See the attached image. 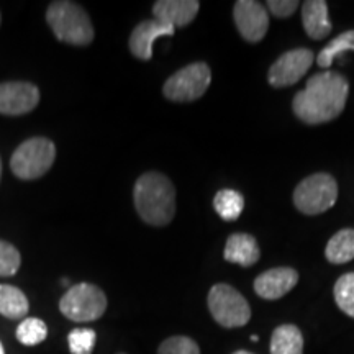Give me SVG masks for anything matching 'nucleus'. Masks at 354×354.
<instances>
[{
	"label": "nucleus",
	"instance_id": "nucleus-1",
	"mask_svg": "<svg viewBox=\"0 0 354 354\" xmlns=\"http://www.w3.org/2000/svg\"><path fill=\"white\" fill-rule=\"evenodd\" d=\"M349 84L339 73L326 71L308 79L307 87L295 94L292 109L304 123L320 125L339 117L346 105Z\"/></svg>",
	"mask_w": 354,
	"mask_h": 354
},
{
	"label": "nucleus",
	"instance_id": "nucleus-2",
	"mask_svg": "<svg viewBox=\"0 0 354 354\" xmlns=\"http://www.w3.org/2000/svg\"><path fill=\"white\" fill-rule=\"evenodd\" d=\"M133 201L140 218L151 227L169 225L176 215V187L161 172L140 176L133 189Z\"/></svg>",
	"mask_w": 354,
	"mask_h": 354
},
{
	"label": "nucleus",
	"instance_id": "nucleus-3",
	"mask_svg": "<svg viewBox=\"0 0 354 354\" xmlns=\"http://www.w3.org/2000/svg\"><path fill=\"white\" fill-rule=\"evenodd\" d=\"M46 21L59 41L73 46H87L94 41L95 33L91 17L76 2H51L46 10Z\"/></svg>",
	"mask_w": 354,
	"mask_h": 354
},
{
	"label": "nucleus",
	"instance_id": "nucleus-4",
	"mask_svg": "<svg viewBox=\"0 0 354 354\" xmlns=\"http://www.w3.org/2000/svg\"><path fill=\"white\" fill-rule=\"evenodd\" d=\"M59 310L71 322H95L104 317L107 310V295L99 286L81 282L66 290L59 300Z\"/></svg>",
	"mask_w": 354,
	"mask_h": 354
},
{
	"label": "nucleus",
	"instance_id": "nucleus-5",
	"mask_svg": "<svg viewBox=\"0 0 354 354\" xmlns=\"http://www.w3.org/2000/svg\"><path fill=\"white\" fill-rule=\"evenodd\" d=\"M56 159V146L51 140L35 136L21 143L12 154L10 167L19 179L35 180L51 169Z\"/></svg>",
	"mask_w": 354,
	"mask_h": 354
},
{
	"label": "nucleus",
	"instance_id": "nucleus-6",
	"mask_svg": "<svg viewBox=\"0 0 354 354\" xmlns=\"http://www.w3.org/2000/svg\"><path fill=\"white\" fill-rule=\"evenodd\" d=\"M338 198V184L330 174L318 172L300 183L294 190L295 207L305 215H320L330 210Z\"/></svg>",
	"mask_w": 354,
	"mask_h": 354
},
{
	"label": "nucleus",
	"instance_id": "nucleus-7",
	"mask_svg": "<svg viewBox=\"0 0 354 354\" xmlns=\"http://www.w3.org/2000/svg\"><path fill=\"white\" fill-rule=\"evenodd\" d=\"M214 320L223 328H240L251 318V308L246 299L234 287L215 284L207 297Z\"/></svg>",
	"mask_w": 354,
	"mask_h": 354
},
{
	"label": "nucleus",
	"instance_id": "nucleus-8",
	"mask_svg": "<svg viewBox=\"0 0 354 354\" xmlns=\"http://www.w3.org/2000/svg\"><path fill=\"white\" fill-rule=\"evenodd\" d=\"M212 82V71L207 63H192L165 82L162 94L171 102H194L205 94Z\"/></svg>",
	"mask_w": 354,
	"mask_h": 354
},
{
	"label": "nucleus",
	"instance_id": "nucleus-9",
	"mask_svg": "<svg viewBox=\"0 0 354 354\" xmlns=\"http://www.w3.org/2000/svg\"><path fill=\"white\" fill-rule=\"evenodd\" d=\"M315 61V55L307 48H297L282 55L271 66L268 74V81L272 87H289L299 82L310 66Z\"/></svg>",
	"mask_w": 354,
	"mask_h": 354
},
{
	"label": "nucleus",
	"instance_id": "nucleus-10",
	"mask_svg": "<svg viewBox=\"0 0 354 354\" xmlns=\"http://www.w3.org/2000/svg\"><path fill=\"white\" fill-rule=\"evenodd\" d=\"M39 104V88L32 82L10 81L0 84V113L20 117Z\"/></svg>",
	"mask_w": 354,
	"mask_h": 354
},
{
	"label": "nucleus",
	"instance_id": "nucleus-11",
	"mask_svg": "<svg viewBox=\"0 0 354 354\" xmlns=\"http://www.w3.org/2000/svg\"><path fill=\"white\" fill-rule=\"evenodd\" d=\"M233 19L238 32L246 41L259 43L268 33V8L254 0H238L233 7Z\"/></svg>",
	"mask_w": 354,
	"mask_h": 354
},
{
	"label": "nucleus",
	"instance_id": "nucleus-12",
	"mask_svg": "<svg viewBox=\"0 0 354 354\" xmlns=\"http://www.w3.org/2000/svg\"><path fill=\"white\" fill-rule=\"evenodd\" d=\"M174 26L162 24L158 20H145L135 26L128 39L131 55L141 61H149L153 57V44L161 37H172Z\"/></svg>",
	"mask_w": 354,
	"mask_h": 354
},
{
	"label": "nucleus",
	"instance_id": "nucleus-13",
	"mask_svg": "<svg viewBox=\"0 0 354 354\" xmlns=\"http://www.w3.org/2000/svg\"><path fill=\"white\" fill-rule=\"evenodd\" d=\"M299 282V274L292 268H274L259 274L254 281V292L261 299L277 300L294 289Z\"/></svg>",
	"mask_w": 354,
	"mask_h": 354
},
{
	"label": "nucleus",
	"instance_id": "nucleus-14",
	"mask_svg": "<svg viewBox=\"0 0 354 354\" xmlns=\"http://www.w3.org/2000/svg\"><path fill=\"white\" fill-rule=\"evenodd\" d=\"M198 10H201V2L197 0H158L153 6L154 20L174 28H184L192 24Z\"/></svg>",
	"mask_w": 354,
	"mask_h": 354
},
{
	"label": "nucleus",
	"instance_id": "nucleus-15",
	"mask_svg": "<svg viewBox=\"0 0 354 354\" xmlns=\"http://www.w3.org/2000/svg\"><path fill=\"white\" fill-rule=\"evenodd\" d=\"M223 256L228 263L250 268L259 261L261 250L253 234L233 233L227 240Z\"/></svg>",
	"mask_w": 354,
	"mask_h": 354
},
{
	"label": "nucleus",
	"instance_id": "nucleus-16",
	"mask_svg": "<svg viewBox=\"0 0 354 354\" xmlns=\"http://www.w3.org/2000/svg\"><path fill=\"white\" fill-rule=\"evenodd\" d=\"M302 24L308 38L323 39L331 33L328 3L325 0H307L302 6Z\"/></svg>",
	"mask_w": 354,
	"mask_h": 354
},
{
	"label": "nucleus",
	"instance_id": "nucleus-17",
	"mask_svg": "<svg viewBox=\"0 0 354 354\" xmlns=\"http://www.w3.org/2000/svg\"><path fill=\"white\" fill-rule=\"evenodd\" d=\"M271 354H304V336L299 326L279 325L271 336Z\"/></svg>",
	"mask_w": 354,
	"mask_h": 354
},
{
	"label": "nucleus",
	"instance_id": "nucleus-18",
	"mask_svg": "<svg viewBox=\"0 0 354 354\" xmlns=\"http://www.w3.org/2000/svg\"><path fill=\"white\" fill-rule=\"evenodd\" d=\"M28 310V299L19 287L0 284V315L8 320H24Z\"/></svg>",
	"mask_w": 354,
	"mask_h": 354
},
{
	"label": "nucleus",
	"instance_id": "nucleus-19",
	"mask_svg": "<svg viewBox=\"0 0 354 354\" xmlns=\"http://www.w3.org/2000/svg\"><path fill=\"white\" fill-rule=\"evenodd\" d=\"M325 256L331 264H346L354 259V230L346 228L331 236L325 248Z\"/></svg>",
	"mask_w": 354,
	"mask_h": 354
},
{
	"label": "nucleus",
	"instance_id": "nucleus-20",
	"mask_svg": "<svg viewBox=\"0 0 354 354\" xmlns=\"http://www.w3.org/2000/svg\"><path fill=\"white\" fill-rule=\"evenodd\" d=\"M214 209L220 218L225 221H234L240 218L245 210V197L233 189H223L214 197Z\"/></svg>",
	"mask_w": 354,
	"mask_h": 354
},
{
	"label": "nucleus",
	"instance_id": "nucleus-21",
	"mask_svg": "<svg viewBox=\"0 0 354 354\" xmlns=\"http://www.w3.org/2000/svg\"><path fill=\"white\" fill-rule=\"evenodd\" d=\"M15 336L24 346H38L48 338V326L41 318L26 317L17 326Z\"/></svg>",
	"mask_w": 354,
	"mask_h": 354
},
{
	"label": "nucleus",
	"instance_id": "nucleus-22",
	"mask_svg": "<svg viewBox=\"0 0 354 354\" xmlns=\"http://www.w3.org/2000/svg\"><path fill=\"white\" fill-rule=\"evenodd\" d=\"M344 51H354V30H348L336 37L335 39L326 44L323 50L318 53L317 56V64L323 69H328L333 61L338 56H342Z\"/></svg>",
	"mask_w": 354,
	"mask_h": 354
},
{
	"label": "nucleus",
	"instance_id": "nucleus-23",
	"mask_svg": "<svg viewBox=\"0 0 354 354\" xmlns=\"http://www.w3.org/2000/svg\"><path fill=\"white\" fill-rule=\"evenodd\" d=\"M333 294L336 305H338L346 315L354 318V272L343 274V276L336 281Z\"/></svg>",
	"mask_w": 354,
	"mask_h": 354
},
{
	"label": "nucleus",
	"instance_id": "nucleus-24",
	"mask_svg": "<svg viewBox=\"0 0 354 354\" xmlns=\"http://www.w3.org/2000/svg\"><path fill=\"white\" fill-rule=\"evenodd\" d=\"M97 343V333L92 328H74L68 335L71 354H92Z\"/></svg>",
	"mask_w": 354,
	"mask_h": 354
},
{
	"label": "nucleus",
	"instance_id": "nucleus-25",
	"mask_svg": "<svg viewBox=\"0 0 354 354\" xmlns=\"http://www.w3.org/2000/svg\"><path fill=\"white\" fill-rule=\"evenodd\" d=\"M21 264L20 251L12 243L0 240V277H12Z\"/></svg>",
	"mask_w": 354,
	"mask_h": 354
},
{
	"label": "nucleus",
	"instance_id": "nucleus-26",
	"mask_svg": "<svg viewBox=\"0 0 354 354\" xmlns=\"http://www.w3.org/2000/svg\"><path fill=\"white\" fill-rule=\"evenodd\" d=\"M158 354H201V348L189 336H171L159 344Z\"/></svg>",
	"mask_w": 354,
	"mask_h": 354
},
{
	"label": "nucleus",
	"instance_id": "nucleus-27",
	"mask_svg": "<svg viewBox=\"0 0 354 354\" xmlns=\"http://www.w3.org/2000/svg\"><path fill=\"white\" fill-rule=\"evenodd\" d=\"M299 6L300 3L297 0H269V2H266L268 10L274 17H277V19H287V17H290L292 13L297 10Z\"/></svg>",
	"mask_w": 354,
	"mask_h": 354
},
{
	"label": "nucleus",
	"instance_id": "nucleus-28",
	"mask_svg": "<svg viewBox=\"0 0 354 354\" xmlns=\"http://www.w3.org/2000/svg\"><path fill=\"white\" fill-rule=\"evenodd\" d=\"M258 335H253V336H251V342H253V343H258Z\"/></svg>",
	"mask_w": 354,
	"mask_h": 354
},
{
	"label": "nucleus",
	"instance_id": "nucleus-29",
	"mask_svg": "<svg viewBox=\"0 0 354 354\" xmlns=\"http://www.w3.org/2000/svg\"><path fill=\"white\" fill-rule=\"evenodd\" d=\"M0 354H6V349H3L2 342H0Z\"/></svg>",
	"mask_w": 354,
	"mask_h": 354
},
{
	"label": "nucleus",
	"instance_id": "nucleus-30",
	"mask_svg": "<svg viewBox=\"0 0 354 354\" xmlns=\"http://www.w3.org/2000/svg\"><path fill=\"white\" fill-rule=\"evenodd\" d=\"M233 354H253V353H250V351H236V353H233Z\"/></svg>",
	"mask_w": 354,
	"mask_h": 354
},
{
	"label": "nucleus",
	"instance_id": "nucleus-31",
	"mask_svg": "<svg viewBox=\"0 0 354 354\" xmlns=\"http://www.w3.org/2000/svg\"><path fill=\"white\" fill-rule=\"evenodd\" d=\"M0 177H2V159H0Z\"/></svg>",
	"mask_w": 354,
	"mask_h": 354
},
{
	"label": "nucleus",
	"instance_id": "nucleus-32",
	"mask_svg": "<svg viewBox=\"0 0 354 354\" xmlns=\"http://www.w3.org/2000/svg\"><path fill=\"white\" fill-rule=\"evenodd\" d=\"M117 354H127V353H117Z\"/></svg>",
	"mask_w": 354,
	"mask_h": 354
}]
</instances>
